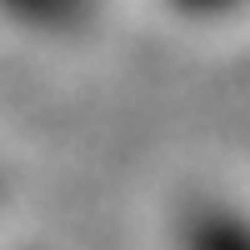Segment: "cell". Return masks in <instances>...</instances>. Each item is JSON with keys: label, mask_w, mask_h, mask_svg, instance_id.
Here are the masks:
<instances>
[{"label": "cell", "mask_w": 250, "mask_h": 250, "mask_svg": "<svg viewBox=\"0 0 250 250\" xmlns=\"http://www.w3.org/2000/svg\"><path fill=\"white\" fill-rule=\"evenodd\" d=\"M185 250H250V220L230 210H200L185 220Z\"/></svg>", "instance_id": "1"}]
</instances>
